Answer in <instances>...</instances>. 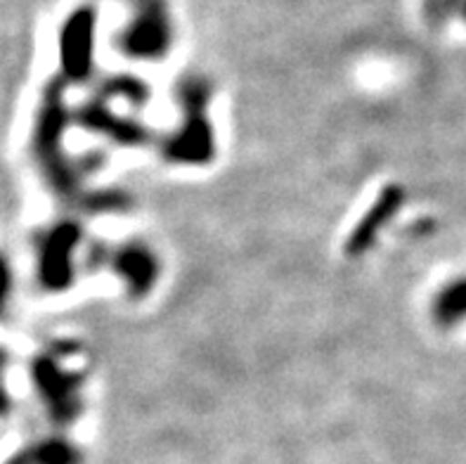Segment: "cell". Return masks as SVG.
<instances>
[{"label":"cell","mask_w":466,"mask_h":464,"mask_svg":"<svg viewBox=\"0 0 466 464\" xmlns=\"http://www.w3.org/2000/svg\"><path fill=\"white\" fill-rule=\"evenodd\" d=\"M74 247H76V232L71 228H59L50 232L41 249V277L46 287H62L69 283Z\"/></svg>","instance_id":"cell-1"},{"label":"cell","mask_w":466,"mask_h":464,"mask_svg":"<svg viewBox=\"0 0 466 464\" xmlns=\"http://www.w3.org/2000/svg\"><path fill=\"white\" fill-rule=\"evenodd\" d=\"M116 271L133 289H145L152 284L157 265H154L152 252L145 247H126L118 252Z\"/></svg>","instance_id":"cell-2"},{"label":"cell","mask_w":466,"mask_h":464,"mask_svg":"<svg viewBox=\"0 0 466 464\" xmlns=\"http://www.w3.org/2000/svg\"><path fill=\"white\" fill-rule=\"evenodd\" d=\"M86 24H69L65 34V46H62V62L65 71L71 78H78L88 74V31L83 29Z\"/></svg>","instance_id":"cell-3"},{"label":"cell","mask_w":466,"mask_h":464,"mask_svg":"<svg viewBox=\"0 0 466 464\" xmlns=\"http://www.w3.org/2000/svg\"><path fill=\"white\" fill-rule=\"evenodd\" d=\"M436 317L443 325L460 323L466 317V280H457L450 287H445L436 299Z\"/></svg>","instance_id":"cell-4"},{"label":"cell","mask_w":466,"mask_h":464,"mask_svg":"<svg viewBox=\"0 0 466 464\" xmlns=\"http://www.w3.org/2000/svg\"><path fill=\"white\" fill-rule=\"evenodd\" d=\"M396 201H398L396 194H389V200H386V197H384V200H381L377 206H374L372 213H367V221L360 225V228H358V232H355V235H353V247L355 249H362L367 244V242H372L374 237H377V235H374V232H377L379 225L384 223L386 216L390 218V213H393V206H396Z\"/></svg>","instance_id":"cell-5"},{"label":"cell","mask_w":466,"mask_h":464,"mask_svg":"<svg viewBox=\"0 0 466 464\" xmlns=\"http://www.w3.org/2000/svg\"><path fill=\"white\" fill-rule=\"evenodd\" d=\"M10 292H12V271H10V265H7V261L0 256V311L5 308Z\"/></svg>","instance_id":"cell-6"},{"label":"cell","mask_w":466,"mask_h":464,"mask_svg":"<svg viewBox=\"0 0 466 464\" xmlns=\"http://www.w3.org/2000/svg\"><path fill=\"white\" fill-rule=\"evenodd\" d=\"M5 410H7V398H5V394L0 391V415H3Z\"/></svg>","instance_id":"cell-7"}]
</instances>
